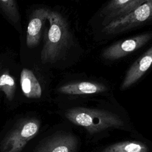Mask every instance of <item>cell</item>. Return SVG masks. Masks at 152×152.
I'll return each mask as SVG.
<instances>
[{
	"mask_svg": "<svg viewBox=\"0 0 152 152\" xmlns=\"http://www.w3.org/2000/svg\"><path fill=\"white\" fill-rule=\"evenodd\" d=\"M20 85L24 95L28 99H39L42 90L40 83L32 71L23 68L20 73Z\"/></svg>",
	"mask_w": 152,
	"mask_h": 152,
	"instance_id": "8fae6325",
	"label": "cell"
},
{
	"mask_svg": "<svg viewBox=\"0 0 152 152\" xmlns=\"http://www.w3.org/2000/svg\"><path fill=\"white\" fill-rule=\"evenodd\" d=\"M152 37V34L143 33L118 42L103 52L102 56L106 59L114 61L122 58L145 45Z\"/></svg>",
	"mask_w": 152,
	"mask_h": 152,
	"instance_id": "5b68a950",
	"label": "cell"
},
{
	"mask_svg": "<svg viewBox=\"0 0 152 152\" xmlns=\"http://www.w3.org/2000/svg\"><path fill=\"white\" fill-rule=\"evenodd\" d=\"M107 87L103 84L91 81H78L62 85L58 91L62 94L70 95L92 94L104 92Z\"/></svg>",
	"mask_w": 152,
	"mask_h": 152,
	"instance_id": "30bf717a",
	"label": "cell"
},
{
	"mask_svg": "<svg viewBox=\"0 0 152 152\" xmlns=\"http://www.w3.org/2000/svg\"><path fill=\"white\" fill-rule=\"evenodd\" d=\"M40 121L28 118L20 121L1 141L0 152H20L38 133Z\"/></svg>",
	"mask_w": 152,
	"mask_h": 152,
	"instance_id": "3957f363",
	"label": "cell"
},
{
	"mask_svg": "<svg viewBox=\"0 0 152 152\" xmlns=\"http://www.w3.org/2000/svg\"><path fill=\"white\" fill-rule=\"evenodd\" d=\"M0 10L13 26L20 28L21 17L15 0H0Z\"/></svg>",
	"mask_w": 152,
	"mask_h": 152,
	"instance_id": "4fadbf2b",
	"label": "cell"
},
{
	"mask_svg": "<svg viewBox=\"0 0 152 152\" xmlns=\"http://www.w3.org/2000/svg\"><path fill=\"white\" fill-rule=\"evenodd\" d=\"M1 66H2V65H1V63L0 62V71H1Z\"/></svg>",
	"mask_w": 152,
	"mask_h": 152,
	"instance_id": "9a60e30c",
	"label": "cell"
},
{
	"mask_svg": "<svg viewBox=\"0 0 152 152\" xmlns=\"http://www.w3.org/2000/svg\"><path fill=\"white\" fill-rule=\"evenodd\" d=\"M152 20V0H147L127 15L104 26L102 31L117 34L138 27Z\"/></svg>",
	"mask_w": 152,
	"mask_h": 152,
	"instance_id": "277c9868",
	"label": "cell"
},
{
	"mask_svg": "<svg viewBox=\"0 0 152 152\" xmlns=\"http://www.w3.org/2000/svg\"><path fill=\"white\" fill-rule=\"evenodd\" d=\"M66 118L72 124L82 126L91 134L110 128H120L124 122L116 114L104 110L75 107L65 113Z\"/></svg>",
	"mask_w": 152,
	"mask_h": 152,
	"instance_id": "7a4b0ae2",
	"label": "cell"
},
{
	"mask_svg": "<svg viewBox=\"0 0 152 152\" xmlns=\"http://www.w3.org/2000/svg\"><path fill=\"white\" fill-rule=\"evenodd\" d=\"M16 85L15 80L8 72H4L0 74V91L3 92L5 97L11 101L15 96Z\"/></svg>",
	"mask_w": 152,
	"mask_h": 152,
	"instance_id": "5bb4252c",
	"label": "cell"
},
{
	"mask_svg": "<svg viewBox=\"0 0 152 152\" xmlns=\"http://www.w3.org/2000/svg\"><path fill=\"white\" fill-rule=\"evenodd\" d=\"M47 20L49 27L40 53L43 64L56 62L64 57L72 45V36L64 17L59 12L49 11Z\"/></svg>",
	"mask_w": 152,
	"mask_h": 152,
	"instance_id": "6da1fadb",
	"label": "cell"
},
{
	"mask_svg": "<svg viewBox=\"0 0 152 152\" xmlns=\"http://www.w3.org/2000/svg\"><path fill=\"white\" fill-rule=\"evenodd\" d=\"M152 65V46L140 56L127 71L121 86L125 90L138 81Z\"/></svg>",
	"mask_w": 152,
	"mask_h": 152,
	"instance_id": "9c48e42d",
	"label": "cell"
},
{
	"mask_svg": "<svg viewBox=\"0 0 152 152\" xmlns=\"http://www.w3.org/2000/svg\"><path fill=\"white\" fill-rule=\"evenodd\" d=\"M77 138L72 134L60 132L42 140L34 152H77Z\"/></svg>",
	"mask_w": 152,
	"mask_h": 152,
	"instance_id": "8992f818",
	"label": "cell"
},
{
	"mask_svg": "<svg viewBox=\"0 0 152 152\" xmlns=\"http://www.w3.org/2000/svg\"><path fill=\"white\" fill-rule=\"evenodd\" d=\"M49 11L47 8L41 7L36 8L31 12L26 33V44L28 48H34L39 43Z\"/></svg>",
	"mask_w": 152,
	"mask_h": 152,
	"instance_id": "ba28073f",
	"label": "cell"
},
{
	"mask_svg": "<svg viewBox=\"0 0 152 152\" xmlns=\"http://www.w3.org/2000/svg\"><path fill=\"white\" fill-rule=\"evenodd\" d=\"M102 152H148V148L140 141H125L110 145Z\"/></svg>",
	"mask_w": 152,
	"mask_h": 152,
	"instance_id": "7c38bea8",
	"label": "cell"
},
{
	"mask_svg": "<svg viewBox=\"0 0 152 152\" xmlns=\"http://www.w3.org/2000/svg\"><path fill=\"white\" fill-rule=\"evenodd\" d=\"M147 1L110 0L100 11L103 26L127 15Z\"/></svg>",
	"mask_w": 152,
	"mask_h": 152,
	"instance_id": "52a82bcc",
	"label": "cell"
}]
</instances>
